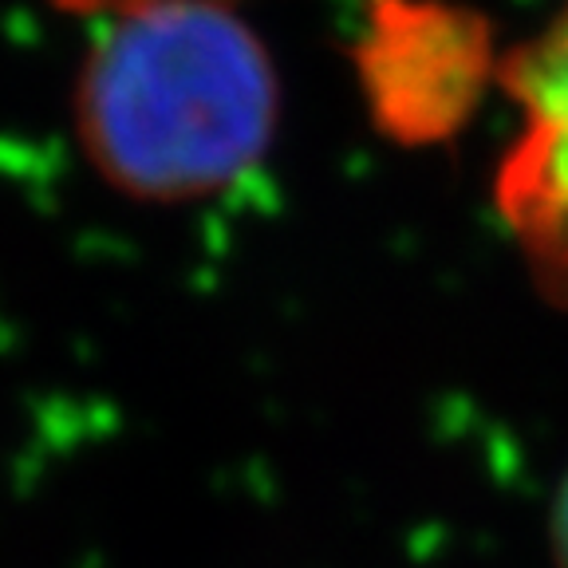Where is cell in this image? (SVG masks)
Listing matches in <instances>:
<instances>
[{
  "label": "cell",
  "mask_w": 568,
  "mask_h": 568,
  "mask_svg": "<svg viewBox=\"0 0 568 568\" xmlns=\"http://www.w3.org/2000/svg\"><path fill=\"white\" fill-rule=\"evenodd\" d=\"M281 83L225 0L111 17L75 80V131L95 174L139 202H202L268 154Z\"/></svg>",
  "instance_id": "1"
},
{
  "label": "cell",
  "mask_w": 568,
  "mask_h": 568,
  "mask_svg": "<svg viewBox=\"0 0 568 568\" xmlns=\"http://www.w3.org/2000/svg\"><path fill=\"white\" fill-rule=\"evenodd\" d=\"M352 68L375 131L435 146L470 123L501 71L494 28L454 0H364Z\"/></svg>",
  "instance_id": "2"
},
{
  "label": "cell",
  "mask_w": 568,
  "mask_h": 568,
  "mask_svg": "<svg viewBox=\"0 0 568 568\" xmlns=\"http://www.w3.org/2000/svg\"><path fill=\"white\" fill-rule=\"evenodd\" d=\"M497 83L521 111L497 166V210L537 288L568 312V4L501 55Z\"/></svg>",
  "instance_id": "3"
},
{
  "label": "cell",
  "mask_w": 568,
  "mask_h": 568,
  "mask_svg": "<svg viewBox=\"0 0 568 568\" xmlns=\"http://www.w3.org/2000/svg\"><path fill=\"white\" fill-rule=\"evenodd\" d=\"M55 9L75 12V17H123V12L134 9H151V4H166V0H52Z\"/></svg>",
  "instance_id": "4"
},
{
  "label": "cell",
  "mask_w": 568,
  "mask_h": 568,
  "mask_svg": "<svg viewBox=\"0 0 568 568\" xmlns=\"http://www.w3.org/2000/svg\"><path fill=\"white\" fill-rule=\"evenodd\" d=\"M552 557H557V568H568V478L552 506Z\"/></svg>",
  "instance_id": "5"
}]
</instances>
